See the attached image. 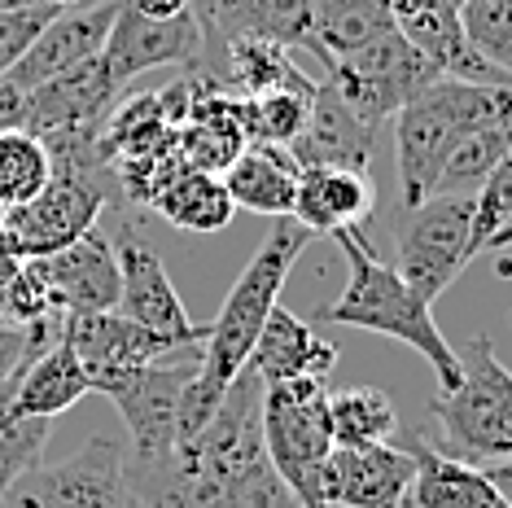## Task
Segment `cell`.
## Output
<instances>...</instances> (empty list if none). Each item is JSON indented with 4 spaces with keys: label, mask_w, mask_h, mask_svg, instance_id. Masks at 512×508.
I'll return each mask as SVG.
<instances>
[{
    "label": "cell",
    "mask_w": 512,
    "mask_h": 508,
    "mask_svg": "<svg viewBox=\"0 0 512 508\" xmlns=\"http://www.w3.org/2000/svg\"><path fill=\"white\" fill-rule=\"evenodd\" d=\"M66 346L84 360L88 377L97 373H127L158 360H171L180 351H193V342H180L171 333L145 329L119 311H84V316H62Z\"/></svg>",
    "instance_id": "cell-15"
},
{
    "label": "cell",
    "mask_w": 512,
    "mask_h": 508,
    "mask_svg": "<svg viewBox=\"0 0 512 508\" xmlns=\"http://www.w3.org/2000/svg\"><path fill=\"white\" fill-rule=\"evenodd\" d=\"M337 250L346 259V285L333 303L316 311V325H355L381 338H394L412 346L421 360L434 368L438 390H451L460 381V355L442 338V325L434 320V307L399 276V268L381 263L372 254L364 228H337Z\"/></svg>",
    "instance_id": "cell-2"
},
{
    "label": "cell",
    "mask_w": 512,
    "mask_h": 508,
    "mask_svg": "<svg viewBox=\"0 0 512 508\" xmlns=\"http://www.w3.org/2000/svg\"><path fill=\"white\" fill-rule=\"evenodd\" d=\"M416 478V460L407 447H333L320 473V491L329 508H403Z\"/></svg>",
    "instance_id": "cell-14"
},
{
    "label": "cell",
    "mask_w": 512,
    "mask_h": 508,
    "mask_svg": "<svg viewBox=\"0 0 512 508\" xmlns=\"http://www.w3.org/2000/svg\"><path fill=\"white\" fill-rule=\"evenodd\" d=\"M508 325H512V320H508Z\"/></svg>",
    "instance_id": "cell-44"
},
{
    "label": "cell",
    "mask_w": 512,
    "mask_h": 508,
    "mask_svg": "<svg viewBox=\"0 0 512 508\" xmlns=\"http://www.w3.org/2000/svg\"><path fill=\"white\" fill-rule=\"evenodd\" d=\"M394 31L425 53L442 75L469 79V84H512L504 71H495L482 53L469 44L460 27V5L456 0H386Z\"/></svg>",
    "instance_id": "cell-16"
},
{
    "label": "cell",
    "mask_w": 512,
    "mask_h": 508,
    "mask_svg": "<svg viewBox=\"0 0 512 508\" xmlns=\"http://www.w3.org/2000/svg\"><path fill=\"white\" fill-rule=\"evenodd\" d=\"M224 189L237 211H254L263 219H289L298 193V163L285 145L250 141L224 171Z\"/></svg>",
    "instance_id": "cell-24"
},
{
    "label": "cell",
    "mask_w": 512,
    "mask_h": 508,
    "mask_svg": "<svg viewBox=\"0 0 512 508\" xmlns=\"http://www.w3.org/2000/svg\"><path fill=\"white\" fill-rule=\"evenodd\" d=\"M473 259V193H438V198L403 211L399 276L429 307L456 285V276Z\"/></svg>",
    "instance_id": "cell-7"
},
{
    "label": "cell",
    "mask_w": 512,
    "mask_h": 508,
    "mask_svg": "<svg viewBox=\"0 0 512 508\" xmlns=\"http://www.w3.org/2000/svg\"><path fill=\"white\" fill-rule=\"evenodd\" d=\"M180 355H171V364L158 360V364H145V368H127V373L88 377L92 390L106 395L127 425V438H132L127 460H158L176 447L180 403H184L189 381L197 377V364L180 360Z\"/></svg>",
    "instance_id": "cell-9"
},
{
    "label": "cell",
    "mask_w": 512,
    "mask_h": 508,
    "mask_svg": "<svg viewBox=\"0 0 512 508\" xmlns=\"http://www.w3.org/2000/svg\"><path fill=\"white\" fill-rule=\"evenodd\" d=\"M381 127L364 123L359 114L346 106L329 84H316V101H311L307 127L294 145L289 158L302 167H351V171H368L372 163V145H377Z\"/></svg>",
    "instance_id": "cell-18"
},
{
    "label": "cell",
    "mask_w": 512,
    "mask_h": 508,
    "mask_svg": "<svg viewBox=\"0 0 512 508\" xmlns=\"http://www.w3.org/2000/svg\"><path fill=\"white\" fill-rule=\"evenodd\" d=\"M0 508H145L127 478L119 438H88L57 465H40L0 495Z\"/></svg>",
    "instance_id": "cell-6"
},
{
    "label": "cell",
    "mask_w": 512,
    "mask_h": 508,
    "mask_svg": "<svg viewBox=\"0 0 512 508\" xmlns=\"http://www.w3.org/2000/svg\"><path fill=\"white\" fill-rule=\"evenodd\" d=\"M460 27L495 71L512 79V0H464Z\"/></svg>",
    "instance_id": "cell-30"
},
{
    "label": "cell",
    "mask_w": 512,
    "mask_h": 508,
    "mask_svg": "<svg viewBox=\"0 0 512 508\" xmlns=\"http://www.w3.org/2000/svg\"><path fill=\"white\" fill-rule=\"evenodd\" d=\"M53 421L49 417H0V495H5L22 473H31L44 460Z\"/></svg>",
    "instance_id": "cell-31"
},
{
    "label": "cell",
    "mask_w": 512,
    "mask_h": 508,
    "mask_svg": "<svg viewBox=\"0 0 512 508\" xmlns=\"http://www.w3.org/2000/svg\"><path fill=\"white\" fill-rule=\"evenodd\" d=\"M57 338H62V316H49V320L27 325V329L0 320V395H5L9 381L18 377V368H27L36 355H44Z\"/></svg>",
    "instance_id": "cell-34"
},
{
    "label": "cell",
    "mask_w": 512,
    "mask_h": 508,
    "mask_svg": "<svg viewBox=\"0 0 512 508\" xmlns=\"http://www.w3.org/2000/svg\"><path fill=\"white\" fill-rule=\"evenodd\" d=\"M149 206L171 228H184V233H219V228L232 224V211H237L224 189V176H211V171H197V167H180L154 193Z\"/></svg>",
    "instance_id": "cell-26"
},
{
    "label": "cell",
    "mask_w": 512,
    "mask_h": 508,
    "mask_svg": "<svg viewBox=\"0 0 512 508\" xmlns=\"http://www.w3.org/2000/svg\"><path fill=\"white\" fill-rule=\"evenodd\" d=\"M508 219H512V149L482 180V189L473 193V250L482 254L491 233L499 224H508Z\"/></svg>",
    "instance_id": "cell-33"
},
{
    "label": "cell",
    "mask_w": 512,
    "mask_h": 508,
    "mask_svg": "<svg viewBox=\"0 0 512 508\" xmlns=\"http://www.w3.org/2000/svg\"><path fill=\"white\" fill-rule=\"evenodd\" d=\"M84 395H92L88 368L66 346V338H57L44 355H36L27 368H18V377L0 395V417H49L53 421L66 408H75Z\"/></svg>",
    "instance_id": "cell-21"
},
{
    "label": "cell",
    "mask_w": 512,
    "mask_h": 508,
    "mask_svg": "<svg viewBox=\"0 0 512 508\" xmlns=\"http://www.w3.org/2000/svg\"><path fill=\"white\" fill-rule=\"evenodd\" d=\"M316 0H211L202 27L211 40H272L281 49H307Z\"/></svg>",
    "instance_id": "cell-22"
},
{
    "label": "cell",
    "mask_w": 512,
    "mask_h": 508,
    "mask_svg": "<svg viewBox=\"0 0 512 508\" xmlns=\"http://www.w3.org/2000/svg\"><path fill=\"white\" fill-rule=\"evenodd\" d=\"M456 5H464V0H456Z\"/></svg>",
    "instance_id": "cell-43"
},
{
    "label": "cell",
    "mask_w": 512,
    "mask_h": 508,
    "mask_svg": "<svg viewBox=\"0 0 512 508\" xmlns=\"http://www.w3.org/2000/svg\"><path fill=\"white\" fill-rule=\"evenodd\" d=\"M36 5H53V9H71L79 0H0V9H36Z\"/></svg>",
    "instance_id": "cell-39"
},
{
    "label": "cell",
    "mask_w": 512,
    "mask_h": 508,
    "mask_svg": "<svg viewBox=\"0 0 512 508\" xmlns=\"http://www.w3.org/2000/svg\"><path fill=\"white\" fill-rule=\"evenodd\" d=\"M127 9H136L141 18H154V22H167V18H184L193 9V0H123Z\"/></svg>",
    "instance_id": "cell-36"
},
{
    "label": "cell",
    "mask_w": 512,
    "mask_h": 508,
    "mask_svg": "<svg viewBox=\"0 0 512 508\" xmlns=\"http://www.w3.org/2000/svg\"><path fill=\"white\" fill-rule=\"evenodd\" d=\"M62 9L36 5V9H0V79L18 66V57L31 49V40L44 31V22Z\"/></svg>",
    "instance_id": "cell-35"
},
{
    "label": "cell",
    "mask_w": 512,
    "mask_h": 508,
    "mask_svg": "<svg viewBox=\"0 0 512 508\" xmlns=\"http://www.w3.org/2000/svg\"><path fill=\"white\" fill-rule=\"evenodd\" d=\"M512 84H469L442 75L416 101L394 114V167H399L403 211L438 198V180L464 127L477 123Z\"/></svg>",
    "instance_id": "cell-4"
},
{
    "label": "cell",
    "mask_w": 512,
    "mask_h": 508,
    "mask_svg": "<svg viewBox=\"0 0 512 508\" xmlns=\"http://www.w3.org/2000/svg\"><path fill=\"white\" fill-rule=\"evenodd\" d=\"M333 364H337V346L329 338H320L316 325H302L294 311L276 303L246 368L263 386H281V381H298V377L329 381Z\"/></svg>",
    "instance_id": "cell-20"
},
{
    "label": "cell",
    "mask_w": 512,
    "mask_h": 508,
    "mask_svg": "<svg viewBox=\"0 0 512 508\" xmlns=\"http://www.w3.org/2000/svg\"><path fill=\"white\" fill-rule=\"evenodd\" d=\"M0 219H5V206H0Z\"/></svg>",
    "instance_id": "cell-42"
},
{
    "label": "cell",
    "mask_w": 512,
    "mask_h": 508,
    "mask_svg": "<svg viewBox=\"0 0 512 508\" xmlns=\"http://www.w3.org/2000/svg\"><path fill=\"white\" fill-rule=\"evenodd\" d=\"M97 176L101 171L57 167L53 180L44 184L36 198L22 206H9L0 224L9 228V237L18 241V250L27 259L53 254L97 228V219L106 215V184Z\"/></svg>",
    "instance_id": "cell-10"
},
{
    "label": "cell",
    "mask_w": 512,
    "mask_h": 508,
    "mask_svg": "<svg viewBox=\"0 0 512 508\" xmlns=\"http://www.w3.org/2000/svg\"><path fill=\"white\" fill-rule=\"evenodd\" d=\"M114 14H119V0L71 5V9H62V14H53L44 22L40 36L31 40V49L18 57V66L5 75V84H14L18 92H31L57 75L75 71V66L92 62V57H101Z\"/></svg>",
    "instance_id": "cell-13"
},
{
    "label": "cell",
    "mask_w": 512,
    "mask_h": 508,
    "mask_svg": "<svg viewBox=\"0 0 512 508\" xmlns=\"http://www.w3.org/2000/svg\"><path fill=\"white\" fill-rule=\"evenodd\" d=\"M486 478L495 482V491L504 495L508 508H512V460H499V465H491V469H486Z\"/></svg>",
    "instance_id": "cell-38"
},
{
    "label": "cell",
    "mask_w": 512,
    "mask_h": 508,
    "mask_svg": "<svg viewBox=\"0 0 512 508\" xmlns=\"http://www.w3.org/2000/svg\"><path fill=\"white\" fill-rule=\"evenodd\" d=\"M79 5H97V0H79Z\"/></svg>",
    "instance_id": "cell-41"
},
{
    "label": "cell",
    "mask_w": 512,
    "mask_h": 508,
    "mask_svg": "<svg viewBox=\"0 0 512 508\" xmlns=\"http://www.w3.org/2000/svg\"><path fill=\"white\" fill-rule=\"evenodd\" d=\"M324 71H329L324 84L372 127L394 119L407 101H416L425 88H434L442 79L438 66L429 62L425 53H416L399 31H390V36L372 40L364 49L337 57L333 66H324Z\"/></svg>",
    "instance_id": "cell-8"
},
{
    "label": "cell",
    "mask_w": 512,
    "mask_h": 508,
    "mask_svg": "<svg viewBox=\"0 0 512 508\" xmlns=\"http://www.w3.org/2000/svg\"><path fill=\"white\" fill-rule=\"evenodd\" d=\"M316 88H272L263 97H246V132L259 145H294L307 127Z\"/></svg>",
    "instance_id": "cell-29"
},
{
    "label": "cell",
    "mask_w": 512,
    "mask_h": 508,
    "mask_svg": "<svg viewBox=\"0 0 512 508\" xmlns=\"http://www.w3.org/2000/svg\"><path fill=\"white\" fill-rule=\"evenodd\" d=\"M460 381L429 399L434 434H425L442 456L491 469L512 460V368L499 360L491 333H473L460 346Z\"/></svg>",
    "instance_id": "cell-3"
},
{
    "label": "cell",
    "mask_w": 512,
    "mask_h": 508,
    "mask_svg": "<svg viewBox=\"0 0 512 508\" xmlns=\"http://www.w3.org/2000/svg\"><path fill=\"white\" fill-rule=\"evenodd\" d=\"M206 57V27L202 18L184 14V18H141L136 9H127L119 0V14L110 22L106 49H101V66L119 88H127L132 79H141L145 71H158V66H202Z\"/></svg>",
    "instance_id": "cell-11"
},
{
    "label": "cell",
    "mask_w": 512,
    "mask_h": 508,
    "mask_svg": "<svg viewBox=\"0 0 512 508\" xmlns=\"http://www.w3.org/2000/svg\"><path fill=\"white\" fill-rule=\"evenodd\" d=\"M49 316H57V311H53V294H49V285H44L40 263L27 259L18 268L14 281L0 290V320H5V325L27 329V325H40V320H49Z\"/></svg>",
    "instance_id": "cell-32"
},
{
    "label": "cell",
    "mask_w": 512,
    "mask_h": 508,
    "mask_svg": "<svg viewBox=\"0 0 512 508\" xmlns=\"http://www.w3.org/2000/svg\"><path fill=\"white\" fill-rule=\"evenodd\" d=\"M486 250H512V219H508V224H499V228H495L491 241H486ZM486 250H482V254H486Z\"/></svg>",
    "instance_id": "cell-40"
},
{
    "label": "cell",
    "mask_w": 512,
    "mask_h": 508,
    "mask_svg": "<svg viewBox=\"0 0 512 508\" xmlns=\"http://www.w3.org/2000/svg\"><path fill=\"white\" fill-rule=\"evenodd\" d=\"M53 180V158L40 136L5 127L0 132V206H22L31 202L44 184Z\"/></svg>",
    "instance_id": "cell-28"
},
{
    "label": "cell",
    "mask_w": 512,
    "mask_h": 508,
    "mask_svg": "<svg viewBox=\"0 0 512 508\" xmlns=\"http://www.w3.org/2000/svg\"><path fill=\"white\" fill-rule=\"evenodd\" d=\"M311 233L294 219H272L263 246L254 250V259L246 263V272L232 281V290L219 307V316L206 329L202 355H197V377L184 390L180 403V425H176V447H189L202 438V430L211 425L215 408L224 403L228 386L241 377V368L250 364V351L259 342V333L272 316V307L281 303V290L294 272L298 254L307 250ZM171 447V452H176Z\"/></svg>",
    "instance_id": "cell-1"
},
{
    "label": "cell",
    "mask_w": 512,
    "mask_h": 508,
    "mask_svg": "<svg viewBox=\"0 0 512 508\" xmlns=\"http://www.w3.org/2000/svg\"><path fill=\"white\" fill-rule=\"evenodd\" d=\"M40 272L44 285L53 294V311L57 316H84V311H114L119 307V254L114 241L92 228L71 246L40 254Z\"/></svg>",
    "instance_id": "cell-17"
},
{
    "label": "cell",
    "mask_w": 512,
    "mask_h": 508,
    "mask_svg": "<svg viewBox=\"0 0 512 508\" xmlns=\"http://www.w3.org/2000/svg\"><path fill=\"white\" fill-rule=\"evenodd\" d=\"M377 206V189L368 184V171L351 167H302L298 193L289 219L302 224L311 237H333L337 228H364V219Z\"/></svg>",
    "instance_id": "cell-19"
},
{
    "label": "cell",
    "mask_w": 512,
    "mask_h": 508,
    "mask_svg": "<svg viewBox=\"0 0 512 508\" xmlns=\"http://www.w3.org/2000/svg\"><path fill=\"white\" fill-rule=\"evenodd\" d=\"M110 241H114V254H119V281H123L119 307L114 311L127 320H136V325H145V329H158V333H171V338H180V342L202 346L211 325H197L189 311H184V298L176 290V281H171V272L162 268L158 250L127 224Z\"/></svg>",
    "instance_id": "cell-12"
},
{
    "label": "cell",
    "mask_w": 512,
    "mask_h": 508,
    "mask_svg": "<svg viewBox=\"0 0 512 508\" xmlns=\"http://www.w3.org/2000/svg\"><path fill=\"white\" fill-rule=\"evenodd\" d=\"M407 452L416 460V478L412 491H407L412 508H508V500L495 491V482L486 478V469L442 456L425 434L407 438Z\"/></svg>",
    "instance_id": "cell-23"
},
{
    "label": "cell",
    "mask_w": 512,
    "mask_h": 508,
    "mask_svg": "<svg viewBox=\"0 0 512 508\" xmlns=\"http://www.w3.org/2000/svg\"><path fill=\"white\" fill-rule=\"evenodd\" d=\"M22 263H27V254H22V250H18V241H14V237H9V228H5V224H0V290H5V285H9V281H14V276H18V268H22Z\"/></svg>",
    "instance_id": "cell-37"
},
{
    "label": "cell",
    "mask_w": 512,
    "mask_h": 508,
    "mask_svg": "<svg viewBox=\"0 0 512 508\" xmlns=\"http://www.w3.org/2000/svg\"><path fill=\"white\" fill-rule=\"evenodd\" d=\"M263 452L272 460L276 478L294 495L298 508H329L320 491L324 460L333 452L329 430V381L298 377L281 386H263Z\"/></svg>",
    "instance_id": "cell-5"
},
{
    "label": "cell",
    "mask_w": 512,
    "mask_h": 508,
    "mask_svg": "<svg viewBox=\"0 0 512 508\" xmlns=\"http://www.w3.org/2000/svg\"><path fill=\"white\" fill-rule=\"evenodd\" d=\"M390 31L394 22L386 0H316L307 53H316L324 66H333L337 57L364 49V44L390 36Z\"/></svg>",
    "instance_id": "cell-25"
},
{
    "label": "cell",
    "mask_w": 512,
    "mask_h": 508,
    "mask_svg": "<svg viewBox=\"0 0 512 508\" xmlns=\"http://www.w3.org/2000/svg\"><path fill=\"white\" fill-rule=\"evenodd\" d=\"M329 430L337 447H377L394 443L399 412L381 386H346L329 390Z\"/></svg>",
    "instance_id": "cell-27"
}]
</instances>
